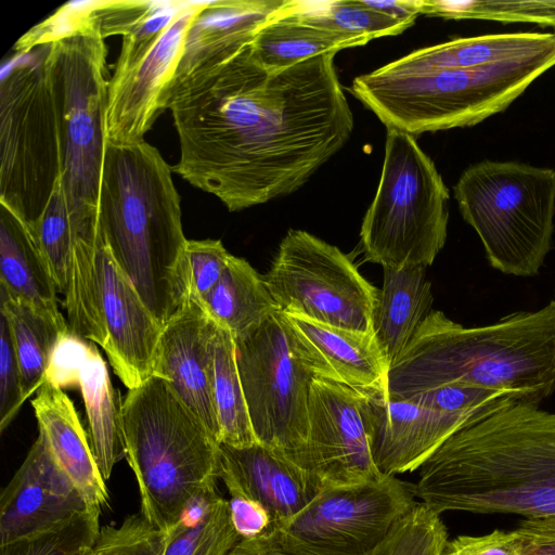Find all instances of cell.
Returning a JSON list of instances; mask_svg holds the SVG:
<instances>
[{
	"mask_svg": "<svg viewBox=\"0 0 555 555\" xmlns=\"http://www.w3.org/2000/svg\"><path fill=\"white\" fill-rule=\"evenodd\" d=\"M88 506L39 431L0 496V545L59 524Z\"/></svg>",
	"mask_w": 555,
	"mask_h": 555,
	"instance_id": "obj_19",
	"label": "cell"
},
{
	"mask_svg": "<svg viewBox=\"0 0 555 555\" xmlns=\"http://www.w3.org/2000/svg\"><path fill=\"white\" fill-rule=\"evenodd\" d=\"M235 347L257 441L299 466L308 436L309 396L315 374L298 351L286 315L275 311L258 328L236 340Z\"/></svg>",
	"mask_w": 555,
	"mask_h": 555,
	"instance_id": "obj_12",
	"label": "cell"
},
{
	"mask_svg": "<svg viewBox=\"0 0 555 555\" xmlns=\"http://www.w3.org/2000/svg\"><path fill=\"white\" fill-rule=\"evenodd\" d=\"M31 231L49 266L57 292L65 294L73 227L61 180Z\"/></svg>",
	"mask_w": 555,
	"mask_h": 555,
	"instance_id": "obj_37",
	"label": "cell"
},
{
	"mask_svg": "<svg viewBox=\"0 0 555 555\" xmlns=\"http://www.w3.org/2000/svg\"><path fill=\"white\" fill-rule=\"evenodd\" d=\"M326 53L269 72L249 44L171 88L172 171L229 211L294 193L349 140L353 115Z\"/></svg>",
	"mask_w": 555,
	"mask_h": 555,
	"instance_id": "obj_1",
	"label": "cell"
},
{
	"mask_svg": "<svg viewBox=\"0 0 555 555\" xmlns=\"http://www.w3.org/2000/svg\"><path fill=\"white\" fill-rule=\"evenodd\" d=\"M220 479L229 494L261 504L271 527L292 519L323 488L314 475L260 442L242 448L220 443Z\"/></svg>",
	"mask_w": 555,
	"mask_h": 555,
	"instance_id": "obj_21",
	"label": "cell"
},
{
	"mask_svg": "<svg viewBox=\"0 0 555 555\" xmlns=\"http://www.w3.org/2000/svg\"><path fill=\"white\" fill-rule=\"evenodd\" d=\"M216 326L201 302L189 296L163 327L152 375L167 380L219 441L210 384V340Z\"/></svg>",
	"mask_w": 555,
	"mask_h": 555,
	"instance_id": "obj_20",
	"label": "cell"
},
{
	"mask_svg": "<svg viewBox=\"0 0 555 555\" xmlns=\"http://www.w3.org/2000/svg\"><path fill=\"white\" fill-rule=\"evenodd\" d=\"M308 421L299 466L323 487L360 485L384 476L371 452L358 390L315 375Z\"/></svg>",
	"mask_w": 555,
	"mask_h": 555,
	"instance_id": "obj_15",
	"label": "cell"
},
{
	"mask_svg": "<svg viewBox=\"0 0 555 555\" xmlns=\"http://www.w3.org/2000/svg\"><path fill=\"white\" fill-rule=\"evenodd\" d=\"M90 11L48 43L46 67L56 109L61 184L74 234H96L106 150L107 47Z\"/></svg>",
	"mask_w": 555,
	"mask_h": 555,
	"instance_id": "obj_7",
	"label": "cell"
},
{
	"mask_svg": "<svg viewBox=\"0 0 555 555\" xmlns=\"http://www.w3.org/2000/svg\"><path fill=\"white\" fill-rule=\"evenodd\" d=\"M555 49V33H504L426 47L397 61L420 68H475L534 56Z\"/></svg>",
	"mask_w": 555,
	"mask_h": 555,
	"instance_id": "obj_28",
	"label": "cell"
},
{
	"mask_svg": "<svg viewBox=\"0 0 555 555\" xmlns=\"http://www.w3.org/2000/svg\"><path fill=\"white\" fill-rule=\"evenodd\" d=\"M59 388L79 386L98 466L107 480L125 457L122 402L94 343L66 332L53 352L44 382Z\"/></svg>",
	"mask_w": 555,
	"mask_h": 555,
	"instance_id": "obj_18",
	"label": "cell"
},
{
	"mask_svg": "<svg viewBox=\"0 0 555 555\" xmlns=\"http://www.w3.org/2000/svg\"><path fill=\"white\" fill-rule=\"evenodd\" d=\"M48 44L16 56L0 82V204L29 228L61 180L56 109L46 67Z\"/></svg>",
	"mask_w": 555,
	"mask_h": 555,
	"instance_id": "obj_10",
	"label": "cell"
},
{
	"mask_svg": "<svg viewBox=\"0 0 555 555\" xmlns=\"http://www.w3.org/2000/svg\"><path fill=\"white\" fill-rule=\"evenodd\" d=\"M383 270L374 335L390 367L431 311L433 293L426 267H383Z\"/></svg>",
	"mask_w": 555,
	"mask_h": 555,
	"instance_id": "obj_27",
	"label": "cell"
},
{
	"mask_svg": "<svg viewBox=\"0 0 555 555\" xmlns=\"http://www.w3.org/2000/svg\"><path fill=\"white\" fill-rule=\"evenodd\" d=\"M420 503L555 519V411L515 403L449 437L418 468Z\"/></svg>",
	"mask_w": 555,
	"mask_h": 555,
	"instance_id": "obj_2",
	"label": "cell"
},
{
	"mask_svg": "<svg viewBox=\"0 0 555 555\" xmlns=\"http://www.w3.org/2000/svg\"><path fill=\"white\" fill-rule=\"evenodd\" d=\"M449 385L506 391L541 405L555 393V300L477 326L431 310L390 365L387 392L404 400Z\"/></svg>",
	"mask_w": 555,
	"mask_h": 555,
	"instance_id": "obj_3",
	"label": "cell"
},
{
	"mask_svg": "<svg viewBox=\"0 0 555 555\" xmlns=\"http://www.w3.org/2000/svg\"><path fill=\"white\" fill-rule=\"evenodd\" d=\"M553 299L555 300V287H554V298Z\"/></svg>",
	"mask_w": 555,
	"mask_h": 555,
	"instance_id": "obj_48",
	"label": "cell"
},
{
	"mask_svg": "<svg viewBox=\"0 0 555 555\" xmlns=\"http://www.w3.org/2000/svg\"><path fill=\"white\" fill-rule=\"evenodd\" d=\"M366 43L362 38L300 22L280 8L258 29L249 49L264 69L279 72L314 56Z\"/></svg>",
	"mask_w": 555,
	"mask_h": 555,
	"instance_id": "obj_30",
	"label": "cell"
},
{
	"mask_svg": "<svg viewBox=\"0 0 555 555\" xmlns=\"http://www.w3.org/2000/svg\"><path fill=\"white\" fill-rule=\"evenodd\" d=\"M96 266L106 333L102 349L119 379L128 389H133L153 374L163 326L119 268L100 234Z\"/></svg>",
	"mask_w": 555,
	"mask_h": 555,
	"instance_id": "obj_17",
	"label": "cell"
},
{
	"mask_svg": "<svg viewBox=\"0 0 555 555\" xmlns=\"http://www.w3.org/2000/svg\"><path fill=\"white\" fill-rule=\"evenodd\" d=\"M206 1H186L153 41L122 38L108 79L106 142L130 144L144 140L156 118L168 109L170 91L188 29Z\"/></svg>",
	"mask_w": 555,
	"mask_h": 555,
	"instance_id": "obj_14",
	"label": "cell"
},
{
	"mask_svg": "<svg viewBox=\"0 0 555 555\" xmlns=\"http://www.w3.org/2000/svg\"><path fill=\"white\" fill-rule=\"evenodd\" d=\"M125 457L140 514L169 533L196 498L217 492L220 442L167 380L151 375L122 402Z\"/></svg>",
	"mask_w": 555,
	"mask_h": 555,
	"instance_id": "obj_5",
	"label": "cell"
},
{
	"mask_svg": "<svg viewBox=\"0 0 555 555\" xmlns=\"http://www.w3.org/2000/svg\"><path fill=\"white\" fill-rule=\"evenodd\" d=\"M230 496L231 522L241 539H253L270 529L272 525L271 517L261 504L244 495Z\"/></svg>",
	"mask_w": 555,
	"mask_h": 555,
	"instance_id": "obj_43",
	"label": "cell"
},
{
	"mask_svg": "<svg viewBox=\"0 0 555 555\" xmlns=\"http://www.w3.org/2000/svg\"><path fill=\"white\" fill-rule=\"evenodd\" d=\"M231 257L219 240H188L183 266L189 296L201 302L217 285Z\"/></svg>",
	"mask_w": 555,
	"mask_h": 555,
	"instance_id": "obj_40",
	"label": "cell"
},
{
	"mask_svg": "<svg viewBox=\"0 0 555 555\" xmlns=\"http://www.w3.org/2000/svg\"><path fill=\"white\" fill-rule=\"evenodd\" d=\"M420 14L444 20H489L555 27V0H418Z\"/></svg>",
	"mask_w": 555,
	"mask_h": 555,
	"instance_id": "obj_36",
	"label": "cell"
},
{
	"mask_svg": "<svg viewBox=\"0 0 555 555\" xmlns=\"http://www.w3.org/2000/svg\"><path fill=\"white\" fill-rule=\"evenodd\" d=\"M285 315L298 351L315 375L353 389L387 390L389 364L374 334Z\"/></svg>",
	"mask_w": 555,
	"mask_h": 555,
	"instance_id": "obj_24",
	"label": "cell"
},
{
	"mask_svg": "<svg viewBox=\"0 0 555 555\" xmlns=\"http://www.w3.org/2000/svg\"><path fill=\"white\" fill-rule=\"evenodd\" d=\"M450 194L415 138L387 129L379 183L360 230L366 260L430 266L448 235Z\"/></svg>",
	"mask_w": 555,
	"mask_h": 555,
	"instance_id": "obj_9",
	"label": "cell"
},
{
	"mask_svg": "<svg viewBox=\"0 0 555 555\" xmlns=\"http://www.w3.org/2000/svg\"><path fill=\"white\" fill-rule=\"evenodd\" d=\"M448 542L440 515L418 503L393 529L377 555H443Z\"/></svg>",
	"mask_w": 555,
	"mask_h": 555,
	"instance_id": "obj_38",
	"label": "cell"
},
{
	"mask_svg": "<svg viewBox=\"0 0 555 555\" xmlns=\"http://www.w3.org/2000/svg\"><path fill=\"white\" fill-rule=\"evenodd\" d=\"M284 2L206 1L188 29L172 87L232 59L251 42L258 29Z\"/></svg>",
	"mask_w": 555,
	"mask_h": 555,
	"instance_id": "obj_22",
	"label": "cell"
},
{
	"mask_svg": "<svg viewBox=\"0 0 555 555\" xmlns=\"http://www.w3.org/2000/svg\"><path fill=\"white\" fill-rule=\"evenodd\" d=\"M404 400L444 413L481 416H487L511 404L524 403L511 392L465 385L437 387Z\"/></svg>",
	"mask_w": 555,
	"mask_h": 555,
	"instance_id": "obj_39",
	"label": "cell"
},
{
	"mask_svg": "<svg viewBox=\"0 0 555 555\" xmlns=\"http://www.w3.org/2000/svg\"><path fill=\"white\" fill-rule=\"evenodd\" d=\"M98 225L113 258L164 327L189 298L188 238L172 167L146 141L106 143Z\"/></svg>",
	"mask_w": 555,
	"mask_h": 555,
	"instance_id": "obj_4",
	"label": "cell"
},
{
	"mask_svg": "<svg viewBox=\"0 0 555 555\" xmlns=\"http://www.w3.org/2000/svg\"><path fill=\"white\" fill-rule=\"evenodd\" d=\"M39 431L88 507L102 511L109 506V494L91 444L72 400L65 392L44 382L31 401Z\"/></svg>",
	"mask_w": 555,
	"mask_h": 555,
	"instance_id": "obj_25",
	"label": "cell"
},
{
	"mask_svg": "<svg viewBox=\"0 0 555 555\" xmlns=\"http://www.w3.org/2000/svg\"><path fill=\"white\" fill-rule=\"evenodd\" d=\"M0 285L11 297L65 321L57 308L55 282L31 229L3 204H0Z\"/></svg>",
	"mask_w": 555,
	"mask_h": 555,
	"instance_id": "obj_26",
	"label": "cell"
},
{
	"mask_svg": "<svg viewBox=\"0 0 555 555\" xmlns=\"http://www.w3.org/2000/svg\"><path fill=\"white\" fill-rule=\"evenodd\" d=\"M186 1L104 0L94 13L104 38L121 35L137 41L158 37Z\"/></svg>",
	"mask_w": 555,
	"mask_h": 555,
	"instance_id": "obj_34",
	"label": "cell"
},
{
	"mask_svg": "<svg viewBox=\"0 0 555 555\" xmlns=\"http://www.w3.org/2000/svg\"><path fill=\"white\" fill-rule=\"evenodd\" d=\"M453 193L491 268L517 278L540 273L555 230V169L485 159L462 172Z\"/></svg>",
	"mask_w": 555,
	"mask_h": 555,
	"instance_id": "obj_8",
	"label": "cell"
},
{
	"mask_svg": "<svg viewBox=\"0 0 555 555\" xmlns=\"http://www.w3.org/2000/svg\"><path fill=\"white\" fill-rule=\"evenodd\" d=\"M263 278L283 313L374 334L379 289L338 247L289 230Z\"/></svg>",
	"mask_w": 555,
	"mask_h": 555,
	"instance_id": "obj_13",
	"label": "cell"
},
{
	"mask_svg": "<svg viewBox=\"0 0 555 555\" xmlns=\"http://www.w3.org/2000/svg\"><path fill=\"white\" fill-rule=\"evenodd\" d=\"M516 530L525 555H555V519H525Z\"/></svg>",
	"mask_w": 555,
	"mask_h": 555,
	"instance_id": "obj_44",
	"label": "cell"
},
{
	"mask_svg": "<svg viewBox=\"0 0 555 555\" xmlns=\"http://www.w3.org/2000/svg\"><path fill=\"white\" fill-rule=\"evenodd\" d=\"M25 400L22 396L20 365L9 323L0 312V431L13 421Z\"/></svg>",
	"mask_w": 555,
	"mask_h": 555,
	"instance_id": "obj_41",
	"label": "cell"
},
{
	"mask_svg": "<svg viewBox=\"0 0 555 555\" xmlns=\"http://www.w3.org/2000/svg\"><path fill=\"white\" fill-rule=\"evenodd\" d=\"M101 512L87 507L66 520L0 545V555H81L99 539Z\"/></svg>",
	"mask_w": 555,
	"mask_h": 555,
	"instance_id": "obj_35",
	"label": "cell"
},
{
	"mask_svg": "<svg viewBox=\"0 0 555 555\" xmlns=\"http://www.w3.org/2000/svg\"><path fill=\"white\" fill-rule=\"evenodd\" d=\"M210 384L219 442L236 448L257 443L237 369L235 340L218 324L210 340Z\"/></svg>",
	"mask_w": 555,
	"mask_h": 555,
	"instance_id": "obj_32",
	"label": "cell"
},
{
	"mask_svg": "<svg viewBox=\"0 0 555 555\" xmlns=\"http://www.w3.org/2000/svg\"><path fill=\"white\" fill-rule=\"evenodd\" d=\"M417 504L413 485L396 476L323 487L296 516L260 537L286 555H377Z\"/></svg>",
	"mask_w": 555,
	"mask_h": 555,
	"instance_id": "obj_11",
	"label": "cell"
},
{
	"mask_svg": "<svg viewBox=\"0 0 555 555\" xmlns=\"http://www.w3.org/2000/svg\"><path fill=\"white\" fill-rule=\"evenodd\" d=\"M364 1L372 9L410 26L420 15L418 0Z\"/></svg>",
	"mask_w": 555,
	"mask_h": 555,
	"instance_id": "obj_45",
	"label": "cell"
},
{
	"mask_svg": "<svg viewBox=\"0 0 555 555\" xmlns=\"http://www.w3.org/2000/svg\"><path fill=\"white\" fill-rule=\"evenodd\" d=\"M91 551H92V550H91ZM91 551H88V552H86V553H83V554H81V555H91Z\"/></svg>",
	"mask_w": 555,
	"mask_h": 555,
	"instance_id": "obj_47",
	"label": "cell"
},
{
	"mask_svg": "<svg viewBox=\"0 0 555 555\" xmlns=\"http://www.w3.org/2000/svg\"><path fill=\"white\" fill-rule=\"evenodd\" d=\"M207 314L238 340L279 310L264 278L232 255L222 276L201 301Z\"/></svg>",
	"mask_w": 555,
	"mask_h": 555,
	"instance_id": "obj_29",
	"label": "cell"
},
{
	"mask_svg": "<svg viewBox=\"0 0 555 555\" xmlns=\"http://www.w3.org/2000/svg\"><path fill=\"white\" fill-rule=\"evenodd\" d=\"M281 11L306 24L362 38L367 42L379 37L399 35L410 27L372 9L364 0H285Z\"/></svg>",
	"mask_w": 555,
	"mask_h": 555,
	"instance_id": "obj_33",
	"label": "cell"
},
{
	"mask_svg": "<svg viewBox=\"0 0 555 555\" xmlns=\"http://www.w3.org/2000/svg\"><path fill=\"white\" fill-rule=\"evenodd\" d=\"M0 312L10 326L21 372L22 396L26 401L44 383L53 352L68 332L66 321H57L1 291Z\"/></svg>",
	"mask_w": 555,
	"mask_h": 555,
	"instance_id": "obj_31",
	"label": "cell"
},
{
	"mask_svg": "<svg viewBox=\"0 0 555 555\" xmlns=\"http://www.w3.org/2000/svg\"><path fill=\"white\" fill-rule=\"evenodd\" d=\"M443 555H525L517 530H494L483 535H460L449 540Z\"/></svg>",
	"mask_w": 555,
	"mask_h": 555,
	"instance_id": "obj_42",
	"label": "cell"
},
{
	"mask_svg": "<svg viewBox=\"0 0 555 555\" xmlns=\"http://www.w3.org/2000/svg\"><path fill=\"white\" fill-rule=\"evenodd\" d=\"M228 555H286L268 545L259 535L253 539H241Z\"/></svg>",
	"mask_w": 555,
	"mask_h": 555,
	"instance_id": "obj_46",
	"label": "cell"
},
{
	"mask_svg": "<svg viewBox=\"0 0 555 555\" xmlns=\"http://www.w3.org/2000/svg\"><path fill=\"white\" fill-rule=\"evenodd\" d=\"M365 421L371 452L383 475L418 469L453 434L485 417L452 414L392 399L386 389H356Z\"/></svg>",
	"mask_w": 555,
	"mask_h": 555,
	"instance_id": "obj_16",
	"label": "cell"
},
{
	"mask_svg": "<svg viewBox=\"0 0 555 555\" xmlns=\"http://www.w3.org/2000/svg\"><path fill=\"white\" fill-rule=\"evenodd\" d=\"M554 65L555 49L475 68H420L396 60L356 77L351 90L387 129L415 137L504 112Z\"/></svg>",
	"mask_w": 555,
	"mask_h": 555,
	"instance_id": "obj_6",
	"label": "cell"
},
{
	"mask_svg": "<svg viewBox=\"0 0 555 555\" xmlns=\"http://www.w3.org/2000/svg\"><path fill=\"white\" fill-rule=\"evenodd\" d=\"M240 540L229 501L220 495L196 526L176 525L169 533L150 525L141 514L129 515L119 525H105L91 555H228Z\"/></svg>",
	"mask_w": 555,
	"mask_h": 555,
	"instance_id": "obj_23",
	"label": "cell"
}]
</instances>
